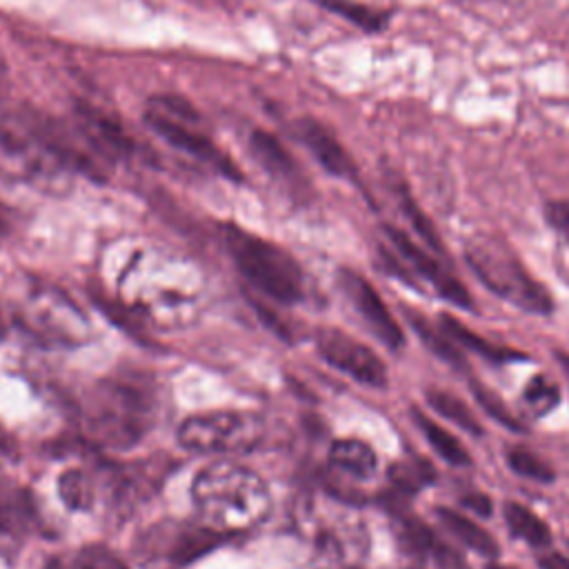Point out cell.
Instances as JSON below:
<instances>
[{
  "label": "cell",
  "instance_id": "obj_19",
  "mask_svg": "<svg viewBox=\"0 0 569 569\" xmlns=\"http://www.w3.org/2000/svg\"><path fill=\"white\" fill-rule=\"evenodd\" d=\"M31 518L27 496L0 491V540L16 542L31 527Z\"/></svg>",
  "mask_w": 569,
  "mask_h": 569
},
{
  "label": "cell",
  "instance_id": "obj_12",
  "mask_svg": "<svg viewBox=\"0 0 569 569\" xmlns=\"http://www.w3.org/2000/svg\"><path fill=\"white\" fill-rule=\"evenodd\" d=\"M296 136L307 147V151L320 162V167L338 178H353L356 164L349 151L342 147L338 136L316 118L296 120Z\"/></svg>",
  "mask_w": 569,
  "mask_h": 569
},
{
  "label": "cell",
  "instance_id": "obj_17",
  "mask_svg": "<svg viewBox=\"0 0 569 569\" xmlns=\"http://www.w3.org/2000/svg\"><path fill=\"white\" fill-rule=\"evenodd\" d=\"M44 569H127V565L120 558H116L109 549L89 545L82 549L53 556L44 565Z\"/></svg>",
  "mask_w": 569,
  "mask_h": 569
},
{
  "label": "cell",
  "instance_id": "obj_11",
  "mask_svg": "<svg viewBox=\"0 0 569 569\" xmlns=\"http://www.w3.org/2000/svg\"><path fill=\"white\" fill-rule=\"evenodd\" d=\"M385 233L389 238V242L396 247V251L409 262V267L413 271H418L425 280H429V284L449 302L458 305V307H471V298L467 293V289L462 287V282H458L451 273H447L436 258H431L422 247H418L405 231L396 229V227H385Z\"/></svg>",
  "mask_w": 569,
  "mask_h": 569
},
{
  "label": "cell",
  "instance_id": "obj_26",
  "mask_svg": "<svg viewBox=\"0 0 569 569\" xmlns=\"http://www.w3.org/2000/svg\"><path fill=\"white\" fill-rule=\"evenodd\" d=\"M507 462L518 476H525L529 480H538V482L553 480V469L538 453H533L527 447H511L507 451Z\"/></svg>",
  "mask_w": 569,
  "mask_h": 569
},
{
  "label": "cell",
  "instance_id": "obj_21",
  "mask_svg": "<svg viewBox=\"0 0 569 569\" xmlns=\"http://www.w3.org/2000/svg\"><path fill=\"white\" fill-rule=\"evenodd\" d=\"M427 402L431 405V409L436 413H440L442 418L451 420L453 425H458L460 429L469 431L471 436H480L482 433V425L480 420L473 416V411L453 393L445 391V389H429L427 391Z\"/></svg>",
  "mask_w": 569,
  "mask_h": 569
},
{
  "label": "cell",
  "instance_id": "obj_25",
  "mask_svg": "<svg viewBox=\"0 0 569 569\" xmlns=\"http://www.w3.org/2000/svg\"><path fill=\"white\" fill-rule=\"evenodd\" d=\"M398 200H400V207H402L407 220L411 222L413 231L427 242V247H431L436 253H445V244H442L433 222L427 218V213H422V209L416 204V200L411 198V193L407 191L405 184L398 187Z\"/></svg>",
  "mask_w": 569,
  "mask_h": 569
},
{
  "label": "cell",
  "instance_id": "obj_16",
  "mask_svg": "<svg viewBox=\"0 0 569 569\" xmlns=\"http://www.w3.org/2000/svg\"><path fill=\"white\" fill-rule=\"evenodd\" d=\"M440 327H442V331H445L451 340H456L460 347H465V349H469V351H473V353H478V356H482V358H487V360H491V362H505V360H513V358H525L522 353H518V351H513V349L493 345V342H489L487 338L473 333L467 325H462L458 318H453V316H449V313H442V316H440Z\"/></svg>",
  "mask_w": 569,
  "mask_h": 569
},
{
  "label": "cell",
  "instance_id": "obj_4",
  "mask_svg": "<svg viewBox=\"0 0 569 569\" xmlns=\"http://www.w3.org/2000/svg\"><path fill=\"white\" fill-rule=\"evenodd\" d=\"M465 258L476 276L498 296L529 313H549L553 300L549 291L522 267L518 256L502 242L489 236L469 240Z\"/></svg>",
  "mask_w": 569,
  "mask_h": 569
},
{
  "label": "cell",
  "instance_id": "obj_8",
  "mask_svg": "<svg viewBox=\"0 0 569 569\" xmlns=\"http://www.w3.org/2000/svg\"><path fill=\"white\" fill-rule=\"evenodd\" d=\"M318 353L342 373L351 376L353 380L369 385V387H385L387 385V369L385 362L373 353L367 345L358 342L356 338L342 333L340 329H320L316 336Z\"/></svg>",
  "mask_w": 569,
  "mask_h": 569
},
{
  "label": "cell",
  "instance_id": "obj_37",
  "mask_svg": "<svg viewBox=\"0 0 569 569\" xmlns=\"http://www.w3.org/2000/svg\"><path fill=\"white\" fill-rule=\"evenodd\" d=\"M487 569H518V567H509V565H500V562H493V565H489Z\"/></svg>",
  "mask_w": 569,
  "mask_h": 569
},
{
  "label": "cell",
  "instance_id": "obj_22",
  "mask_svg": "<svg viewBox=\"0 0 569 569\" xmlns=\"http://www.w3.org/2000/svg\"><path fill=\"white\" fill-rule=\"evenodd\" d=\"M58 493L71 511H87L96 502L93 480L82 469H67L64 473H60Z\"/></svg>",
  "mask_w": 569,
  "mask_h": 569
},
{
  "label": "cell",
  "instance_id": "obj_14",
  "mask_svg": "<svg viewBox=\"0 0 569 569\" xmlns=\"http://www.w3.org/2000/svg\"><path fill=\"white\" fill-rule=\"evenodd\" d=\"M436 516L449 529V533L453 538H458L465 547H469L487 558H496L500 553V547L493 540V536L487 529H482L480 525H476L473 520H469L467 516H462L460 511L449 509V507H438Z\"/></svg>",
  "mask_w": 569,
  "mask_h": 569
},
{
  "label": "cell",
  "instance_id": "obj_33",
  "mask_svg": "<svg viewBox=\"0 0 569 569\" xmlns=\"http://www.w3.org/2000/svg\"><path fill=\"white\" fill-rule=\"evenodd\" d=\"M538 565H540V569H569V558L562 556V553L551 551V553L540 556Z\"/></svg>",
  "mask_w": 569,
  "mask_h": 569
},
{
  "label": "cell",
  "instance_id": "obj_30",
  "mask_svg": "<svg viewBox=\"0 0 569 569\" xmlns=\"http://www.w3.org/2000/svg\"><path fill=\"white\" fill-rule=\"evenodd\" d=\"M429 556L438 569H469L467 560L451 545L442 542L440 538H436V542L431 545Z\"/></svg>",
  "mask_w": 569,
  "mask_h": 569
},
{
  "label": "cell",
  "instance_id": "obj_7",
  "mask_svg": "<svg viewBox=\"0 0 569 569\" xmlns=\"http://www.w3.org/2000/svg\"><path fill=\"white\" fill-rule=\"evenodd\" d=\"M22 318L31 331L56 342H80L89 322L80 309L58 289L33 287L22 302Z\"/></svg>",
  "mask_w": 569,
  "mask_h": 569
},
{
  "label": "cell",
  "instance_id": "obj_10",
  "mask_svg": "<svg viewBox=\"0 0 569 569\" xmlns=\"http://www.w3.org/2000/svg\"><path fill=\"white\" fill-rule=\"evenodd\" d=\"M340 284H342L347 298L351 300V305L356 307V311L362 316V320L369 325V329L378 336V340H382L391 349H398L405 342L402 329L393 320L391 311L387 309V305L382 302L378 291L360 273H356L351 269L340 271Z\"/></svg>",
  "mask_w": 569,
  "mask_h": 569
},
{
  "label": "cell",
  "instance_id": "obj_9",
  "mask_svg": "<svg viewBox=\"0 0 569 569\" xmlns=\"http://www.w3.org/2000/svg\"><path fill=\"white\" fill-rule=\"evenodd\" d=\"M76 129L89 144V149L102 160H127L136 153V140L122 127V122L87 100L73 104Z\"/></svg>",
  "mask_w": 569,
  "mask_h": 569
},
{
  "label": "cell",
  "instance_id": "obj_32",
  "mask_svg": "<svg viewBox=\"0 0 569 569\" xmlns=\"http://www.w3.org/2000/svg\"><path fill=\"white\" fill-rule=\"evenodd\" d=\"M460 505L467 507V509H471V511L478 513V516H489V513H491V500H489L485 493H480V491L465 493V496L460 498Z\"/></svg>",
  "mask_w": 569,
  "mask_h": 569
},
{
  "label": "cell",
  "instance_id": "obj_34",
  "mask_svg": "<svg viewBox=\"0 0 569 569\" xmlns=\"http://www.w3.org/2000/svg\"><path fill=\"white\" fill-rule=\"evenodd\" d=\"M16 453H18V445H16L13 436L0 422V456L2 458H16Z\"/></svg>",
  "mask_w": 569,
  "mask_h": 569
},
{
  "label": "cell",
  "instance_id": "obj_15",
  "mask_svg": "<svg viewBox=\"0 0 569 569\" xmlns=\"http://www.w3.org/2000/svg\"><path fill=\"white\" fill-rule=\"evenodd\" d=\"M329 460L336 469H340L342 473H349L353 478H369L378 465L376 451L367 442L356 440V438L336 440L331 445Z\"/></svg>",
  "mask_w": 569,
  "mask_h": 569
},
{
  "label": "cell",
  "instance_id": "obj_28",
  "mask_svg": "<svg viewBox=\"0 0 569 569\" xmlns=\"http://www.w3.org/2000/svg\"><path fill=\"white\" fill-rule=\"evenodd\" d=\"M471 391L478 400V405L485 409V413H489L493 420H498L500 425H505L511 431H522V422L509 411V407L502 402V398L498 393H493L489 387L480 385V382H471Z\"/></svg>",
  "mask_w": 569,
  "mask_h": 569
},
{
  "label": "cell",
  "instance_id": "obj_1",
  "mask_svg": "<svg viewBox=\"0 0 569 569\" xmlns=\"http://www.w3.org/2000/svg\"><path fill=\"white\" fill-rule=\"evenodd\" d=\"M193 507L204 527L233 533L258 527L271 511V493L260 473L236 462L204 467L191 485Z\"/></svg>",
  "mask_w": 569,
  "mask_h": 569
},
{
  "label": "cell",
  "instance_id": "obj_6",
  "mask_svg": "<svg viewBox=\"0 0 569 569\" xmlns=\"http://www.w3.org/2000/svg\"><path fill=\"white\" fill-rule=\"evenodd\" d=\"M262 422L247 411H209L187 418L178 429V442L198 453H240L258 445Z\"/></svg>",
  "mask_w": 569,
  "mask_h": 569
},
{
  "label": "cell",
  "instance_id": "obj_13",
  "mask_svg": "<svg viewBox=\"0 0 569 569\" xmlns=\"http://www.w3.org/2000/svg\"><path fill=\"white\" fill-rule=\"evenodd\" d=\"M249 147L258 162L264 167V171H269L273 178L284 182L300 180V167L296 158L273 133L264 129H253L249 136Z\"/></svg>",
  "mask_w": 569,
  "mask_h": 569
},
{
  "label": "cell",
  "instance_id": "obj_31",
  "mask_svg": "<svg viewBox=\"0 0 569 569\" xmlns=\"http://www.w3.org/2000/svg\"><path fill=\"white\" fill-rule=\"evenodd\" d=\"M545 218L569 242V200H549L545 204Z\"/></svg>",
  "mask_w": 569,
  "mask_h": 569
},
{
  "label": "cell",
  "instance_id": "obj_3",
  "mask_svg": "<svg viewBox=\"0 0 569 569\" xmlns=\"http://www.w3.org/2000/svg\"><path fill=\"white\" fill-rule=\"evenodd\" d=\"M151 393L131 380H104L87 398V425L98 442L129 447L147 431L153 402Z\"/></svg>",
  "mask_w": 569,
  "mask_h": 569
},
{
  "label": "cell",
  "instance_id": "obj_18",
  "mask_svg": "<svg viewBox=\"0 0 569 569\" xmlns=\"http://www.w3.org/2000/svg\"><path fill=\"white\" fill-rule=\"evenodd\" d=\"M413 420L420 427V431L425 433V438L431 445V449L440 458H445L451 465H469L471 462V458H469L467 449L462 447V442H458L456 436H451L445 427H440L438 422L427 418L420 409H413Z\"/></svg>",
  "mask_w": 569,
  "mask_h": 569
},
{
  "label": "cell",
  "instance_id": "obj_24",
  "mask_svg": "<svg viewBox=\"0 0 569 569\" xmlns=\"http://www.w3.org/2000/svg\"><path fill=\"white\" fill-rule=\"evenodd\" d=\"M407 318H409L413 331L420 336V340H422L433 353H438L442 360H449V362H453V365H458V367L465 365L460 351L449 342V336L442 331V327L436 329L431 322H427V320H425L420 313H416V311H409Z\"/></svg>",
  "mask_w": 569,
  "mask_h": 569
},
{
  "label": "cell",
  "instance_id": "obj_35",
  "mask_svg": "<svg viewBox=\"0 0 569 569\" xmlns=\"http://www.w3.org/2000/svg\"><path fill=\"white\" fill-rule=\"evenodd\" d=\"M7 89H9V64L0 53V102L7 100Z\"/></svg>",
  "mask_w": 569,
  "mask_h": 569
},
{
  "label": "cell",
  "instance_id": "obj_20",
  "mask_svg": "<svg viewBox=\"0 0 569 569\" xmlns=\"http://www.w3.org/2000/svg\"><path fill=\"white\" fill-rule=\"evenodd\" d=\"M505 520L513 536L527 540L529 545L545 547L551 540V531L542 518H538L531 509L522 502H507L505 505Z\"/></svg>",
  "mask_w": 569,
  "mask_h": 569
},
{
  "label": "cell",
  "instance_id": "obj_27",
  "mask_svg": "<svg viewBox=\"0 0 569 569\" xmlns=\"http://www.w3.org/2000/svg\"><path fill=\"white\" fill-rule=\"evenodd\" d=\"M525 405L533 416H545L560 400V389L545 376H533L525 389Z\"/></svg>",
  "mask_w": 569,
  "mask_h": 569
},
{
  "label": "cell",
  "instance_id": "obj_5",
  "mask_svg": "<svg viewBox=\"0 0 569 569\" xmlns=\"http://www.w3.org/2000/svg\"><path fill=\"white\" fill-rule=\"evenodd\" d=\"M144 122L156 136H160L173 149L216 169L229 180L242 178L233 160L204 131H200V116L187 100H180L176 96L151 98L144 111Z\"/></svg>",
  "mask_w": 569,
  "mask_h": 569
},
{
  "label": "cell",
  "instance_id": "obj_36",
  "mask_svg": "<svg viewBox=\"0 0 569 569\" xmlns=\"http://www.w3.org/2000/svg\"><path fill=\"white\" fill-rule=\"evenodd\" d=\"M7 231H9V213H7V209H4L2 202H0V238H2Z\"/></svg>",
  "mask_w": 569,
  "mask_h": 569
},
{
  "label": "cell",
  "instance_id": "obj_2",
  "mask_svg": "<svg viewBox=\"0 0 569 569\" xmlns=\"http://www.w3.org/2000/svg\"><path fill=\"white\" fill-rule=\"evenodd\" d=\"M222 236L236 267L260 293L280 305L302 298V269L289 251L233 224H227Z\"/></svg>",
  "mask_w": 569,
  "mask_h": 569
},
{
  "label": "cell",
  "instance_id": "obj_29",
  "mask_svg": "<svg viewBox=\"0 0 569 569\" xmlns=\"http://www.w3.org/2000/svg\"><path fill=\"white\" fill-rule=\"evenodd\" d=\"M431 467L429 465H420V467H413V465H396L389 476L393 478L396 487L405 489V491H416L425 480H431Z\"/></svg>",
  "mask_w": 569,
  "mask_h": 569
},
{
  "label": "cell",
  "instance_id": "obj_23",
  "mask_svg": "<svg viewBox=\"0 0 569 569\" xmlns=\"http://www.w3.org/2000/svg\"><path fill=\"white\" fill-rule=\"evenodd\" d=\"M320 7H325L331 13L342 16L345 20L353 22L356 27L365 31H380L387 24V13L378 11L373 7L353 2V0H316Z\"/></svg>",
  "mask_w": 569,
  "mask_h": 569
}]
</instances>
